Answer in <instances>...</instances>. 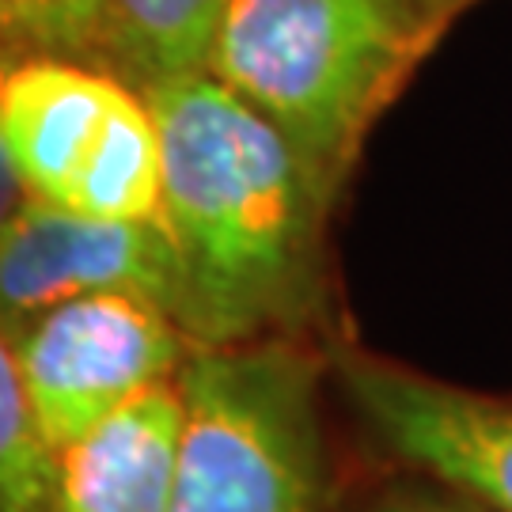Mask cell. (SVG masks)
Wrapping results in <instances>:
<instances>
[{
  "instance_id": "obj_4",
  "label": "cell",
  "mask_w": 512,
  "mask_h": 512,
  "mask_svg": "<svg viewBox=\"0 0 512 512\" xmlns=\"http://www.w3.org/2000/svg\"><path fill=\"white\" fill-rule=\"evenodd\" d=\"M0 152L23 198L95 220H160L164 148L152 107L92 61L4 65Z\"/></svg>"
},
{
  "instance_id": "obj_7",
  "label": "cell",
  "mask_w": 512,
  "mask_h": 512,
  "mask_svg": "<svg viewBox=\"0 0 512 512\" xmlns=\"http://www.w3.org/2000/svg\"><path fill=\"white\" fill-rule=\"evenodd\" d=\"M334 376L384 452L486 512H512V399L357 349L338 353Z\"/></svg>"
},
{
  "instance_id": "obj_11",
  "label": "cell",
  "mask_w": 512,
  "mask_h": 512,
  "mask_svg": "<svg viewBox=\"0 0 512 512\" xmlns=\"http://www.w3.org/2000/svg\"><path fill=\"white\" fill-rule=\"evenodd\" d=\"M99 0H0L4 65L23 57L88 61Z\"/></svg>"
},
{
  "instance_id": "obj_8",
  "label": "cell",
  "mask_w": 512,
  "mask_h": 512,
  "mask_svg": "<svg viewBox=\"0 0 512 512\" xmlns=\"http://www.w3.org/2000/svg\"><path fill=\"white\" fill-rule=\"evenodd\" d=\"M186 399L160 380L61 452L57 512H171L183 459Z\"/></svg>"
},
{
  "instance_id": "obj_12",
  "label": "cell",
  "mask_w": 512,
  "mask_h": 512,
  "mask_svg": "<svg viewBox=\"0 0 512 512\" xmlns=\"http://www.w3.org/2000/svg\"><path fill=\"white\" fill-rule=\"evenodd\" d=\"M372 512H486L482 505H475L471 497L456 494L448 486L440 490H395V494L380 497Z\"/></svg>"
},
{
  "instance_id": "obj_2",
  "label": "cell",
  "mask_w": 512,
  "mask_h": 512,
  "mask_svg": "<svg viewBox=\"0 0 512 512\" xmlns=\"http://www.w3.org/2000/svg\"><path fill=\"white\" fill-rule=\"evenodd\" d=\"M448 23L437 0H228L202 73L255 107L334 205Z\"/></svg>"
},
{
  "instance_id": "obj_3",
  "label": "cell",
  "mask_w": 512,
  "mask_h": 512,
  "mask_svg": "<svg viewBox=\"0 0 512 512\" xmlns=\"http://www.w3.org/2000/svg\"><path fill=\"white\" fill-rule=\"evenodd\" d=\"M319 376L289 338L194 349L171 512H330Z\"/></svg>"
},
{
  "instance_id": "obj_13",
  "label": "cell",
  "mask_w": 512,
  "mask_h": 512,
  "mask_svg": "<svg viewBox=\"0 0 512 512\" xmlns=\"http://www.w3.org/2000/svg\"><path fill=\"white\" fill-rule=\"evenodd\" d=\"M437 4L444 8V12H448V16H459V12H463L471 0H437Z\"/></svg>"
},
{
  "instance_id": "obj_10",
  "label": "cell",
  "mask_w": 512,
  "mask_h": 512,
  "mask_svg": "<svg viewBox=\"0 0 512 512\" xmlns=\"http://www.w3.org/2000/svg\"><path fill=\"white\" fill-rule=\"evenodd\" d=\"M61 448L38 429L12 361L0 353V512H57Z\"/></svg>"
},
{
  "instance_id": "obj_5",
  "label": "cell",
  "mask_w": 512,
  "mask_h": 512,
  "mask_svg": "<svg viewBox=\"0 0 512 512\" xmlns=\"http://www.w3.org/2000/svg\"><path fill=\"white\" fill-rule=\"evenodd\" d=\"M194 349L164 311L118 293L76 296L4 330V357L61 452L145 387L175 380Z\"/></svg>"
},
{
  "instance_id": "obj_9",
  "label": "cell",
  "mask_w": 512,
  "mask_h": 512,
  "mask_svg": "<svg viewBox=\"0 0 512 512\" xmlns=\"http://www.w3.org/2000/svg\"><path fill=\"white\" fill-rule=\"evenodd\" d=\"M228 0H99L88 61L137 92L202 73Z\"/></svg>"
},
{
  "instance_id": "obj_6",
  "label": "cell",
  "mask_w": 512,
  "mask_h": 512,
  "mask_svg": "<svg viewBox=\"0 0 512 512\" xmlns=\"http://www.w3.org/2000/svg\"><path fill=\"white\" fill-rule=\"evenodd\" d=\"M95 293L145 300L183 327L186 274L164 220H95L19 194L0 228L4 330Z\"/></svg>"
},
{
  "instance_id": "obj_1",
  "label": "cell",
  "mask_w": 512,
  "mask_h": 512,
  "mask_svg": "<svg viewBox=\"0 0 512 512\" xmlns=\"http://www.w3.org/2000/svg\"><path fill=\"white\" fill-rule=\"evenodd\" d=\"M164 148V209L198 349L289 338L323 300L327 198L255 107L209 73L141 92Z\"/></svg>"
}]
</instances>
